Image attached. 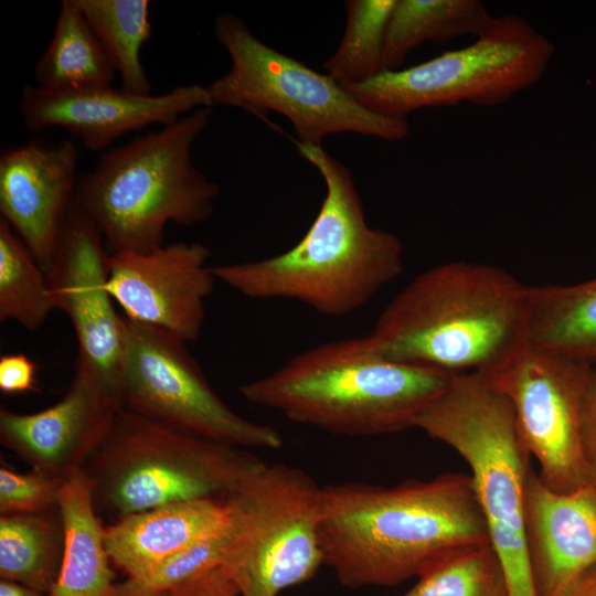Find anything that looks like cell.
Instances as JSON below:
<instances>
[{
    "label": "cell",
    "instance_id": "cell-1",
    "mask_svg": "<svg viewBox=\"0 0 596 596\" xmlns=\"http://www.w3.org/2000/svg\"><path fill=\"white\" fill-rule=\"evenodd\" d=\"M319 540L323 565L348 588L396 586L457 546L490 541L471 476L462 472L391 487H322Z\"/></svg>",
    "mask_w": 596,
    "mask_h": 596
},
{
    "label": "cell",
    "instance_id": "cell-2",
    "mask_svg": "<svg viewBox=\"0 0 596 596\" xmlns=\"http://www.w3.org/2000/svg\"><path fill=\"white\" fill-rule=\"evenodd\" d=\"M365 340L390 361L488 374L529 347L528 287L500 267L447 262L404 287Z\"/></svg>",
    "mask_w": 596,
    "mask_h": 596
},
{
    "label": "cell",
    "instance_id": "cell-3",
    "mask_svg": "<svg viewBox=\"0 0 596 596\" xmlns=\"http://www.w3.org/2000/svg\"><path fill=\"white\" fill-rule=\"evenodd\" d=\"M322 177L326 195L304 237L288 251L251 262L213 266L241 295L289 299L331 317L366 305L403 272L404 248L393 233L371 227L348 168L321 146L297 141Z\"/></svg>",
    "mask_w": 596,
    "mask_h": 596
},
{
    "label": "cell",
    "instance_id": "cell-4",
    "mask_svg": "<svg viewBox=\"0 0 596 596\" xmlns=\"http://www.w3.org/2000/svg\"><path fill=\"white\" fill-rule=\"evenodd\" d=\"M454 375L386 360L362 337L306 350L238 391L297 423L338 435L376 436L414 427Z\"/></svg>",
    "mask_w": 596,
    "mask_h": 596
},
{
    "label": "cell",
    "instance_id": "cell-5",
    "mask_svg": "<svg viewBox=\"0 0 596 596\" xmlns=\"http://www.w3.org/2000/svg\"><path fill=\"white\" fill-rule=\"evenodd\" d=\"M211 118V107H201L109 149L77 182L74 202L109 254L150 252L163 244L168 223L192 226L212 216L219 187L191 161V147Z\"/></svg>",
    "mask_w": 596,
    "mask_h": 596
},
{
    "label": "cell",
    "instance_id": "cell-6",
    "mask_svg": "<svg viewBox=\"0 0 596 596\" xmlns=\"http://www.w3.org/2000/svg\"><path fill=\"white\" fill-rule=\"evenodd\" d=\"M414 427L450 446L468 464L510 596H536L524 522L532 456L509 400L482 373L456 374Z\"/></svg>",
    "mask_w": 596,
    "mask_h": 596
},
{
    "label": "cell",
    "instance_id": "cell-7",
    "mask_svg": "<svg viewBox=\"0 0 596 596\" xmlns=\"http://www.w3.org/2000/svg\"><path fill=\"white\" fill-rule=\"evenodd\" d=\"M265 462L242 447L120 409L84 466L97 514L113 522L161 505L225 498Z\"/></svg>",
    "mask_w": 596,
    "mask_h": 596
},
{
    "label": "cell",
    "instance_id": "cell-8",
    "mask_svg": "<svg viewBox=\"0 0 596 596\" xmlns=\"http://www.w3.org/2000/svg\"><path fill=\"white\" fill-rule=\"evenodd\" d=\"M214 33L228 52L232 65L206 86L212 106L238 107L258 117L267 111L279 113L291 121L298 141L318 146L328 135L338 132L389 141L409 134L406 119L365 108L328 74L262 42L236 15L220 14Z\"/></svg>",
    "mask_w": 596,
    "mask_h": 596
},
{
    "label": "cell",
    "instance_id": "cell-9",
    "mask_svg": "<svg viewBox=\"0 0 596 596\" xmlns=\"http://www.w3.org/2000/svg\"><path fill=\"white\" fill-rule=\"evenodd\" d=\"M553 54L526 20L505 14L465 47L343 87L365 108L402 119L428 107L496 106L539 82Z\"/></svg>",
    "mask_w": 596,
    "mask_h": 596
},
{
    "label": "cell",
    "instance_id": "cell-10",
    "mask_svg": "<svg viewBox=\"0 0 596 596\" xmlns=\"http://www.w3.org/2000/svg\"><path fill=\"white\" fill-rule=\"evenodd\" d=\"M321 488L304 470L264 465L226 498L228 542L222 567L242 596H278L323 565Z\"/></svg>",
    "mask_w": 596,
    "mask_h": 596
},
{
    "label": "cell",
    "instance_id": "cell-11",
    "mask_svg": "<svg viewBox=\"0 0 596 596\" xmlns=\"http://www.w3.org/2000/svg\"><path fill=\"white\" fill-rule=\"evenodd\" d=\"M119 406L161 425L237 447L279 449L280 433L231 409L185 342L123 316Z\"/></svg>",
    "mask_w": 596,
    "mask_h": 596
},
{
    "label": "cell",
    "instance_id": "cell-12",
    "mask_svg": "<svg viewBox=\"0 0 596 596\" xmlns=\"http://www.w3.org/2000/svg\"><path fill=\"white\" fill-rule=\"evenodd\" d=\"M593 372L588 363L526 347L485 374L511 403L541 481L557 493L587 486L579 433Z\"/></svg>",
    "mask_w": 596,
    "mask_h": 596
},
{
    "label": "cell",
    "instance_id": "cell-13",
    "mask_svg": "<svg viewBox=\"0 0 596 596\" xmlns=\"http://www.w3.org/2000/svg\"><path fill=\"white\" fill-rule=\"evenodd\" d=\"M109 253L95 223L72 202L46 272L55 309L70 319L78 343L76 364L119 405L123 316L107 290ZM120 407V406H119Z\"/></svg>",
    "mask_w": 596,
    "mask_h": 596
},
{
    "label": "cell",
    "instance_id": "cell-14",
    "mask_svg": "<svg viewBox=\"0 0 596 596\" xmlns=\"http://www.w3.org/2000/svg\"><path fill=\"white\" fill-rule=\"evenodd\" d=\"M210 255L196 242L109 254L107 290L128 320L192 342L202 331L205 300L216 280Z\"/></svg>",
    "mask_w": 596,
    "mask_h": 596
},
{
    "label": "cell",
    "instance_id": "cell-15",
    "mask_svg": "<svg viewBox=\"0 0 596 596\" xmlns=\"http://www.w3.org/2000/svg\"><path fill=\"white\" fill-rule=\"evenodd\" d=\"M30 131L60 127L93 151L110 147L121 136L149 125L175 123L180 115L212 107L207 88L180 85L161 95H137L110 85L50 92L26 85L19 100Z\"/></svg>",
    "mask_w": 596,
    "mask_h": 596
},
{
    "label": "cell",
    "instance_id": "cell-16",
    "mask_svg": "<svg viewBox=\"0 0 596 596\" xmlns=\"http://www.w3.org/2000/svg\"><path fill=\"white\" fill-rule=\"evenodd\" d=\"M119 411L100 383L75 363L71 385L55 404L30 414L0 408V441L31 469L64 481L100 447Z\"/></svg>",
    "mask_w": 596,
    "mask_h": 596
},
{
    "label": "cell",
    "instance_id": "cell-17",
    "mask_svg": "<svg viewBox=\"0 0 596 596\" xmlns=\"http://www.w3.org/2000/svg\"><path fill=\"white\" fill-rule=\"evenodd\" d=\"M79 152L72 140L30 142L0 157V213L47 272L74 200Z\"/></svg>",
    "mask_w": 596,
    "mask_h": 596
},
{
    "label": "cell",
    "instance_id": "cell-18",
    "mask_svg": "<svg viewBox=\"0 0 596 596\" xmlns=\"http://www.w3.org/2000/svg\"><path fill=\"white\" fill-rule=\"evenodd\" d=\"M526 554L536 596H554L596 565V489H549L532 470L524 507Z\"/></svg>",
    "mask_w": 596,
    "mask_h": 596
},
{
    "label": "cell",
    "instance_id": "cell-19",
    "mask_svg": "<svg viewBox=\"0 0 596 596\" xmlns=\"http://www.w3.org/2000/svg\"><path fill=\"white\" fill-rule=\"evenodd\" d=\"M228 523L224 500L170 503L126 515L105 526L111 564L127 577H139L158 563Z\"/></svg>",
    "mask_w": 596,
    "mask_h": 596
},
{
    "label": "cell",
    "instance_id": "cell-20",
    "mask_svg": "<svg viewBox=\"0 0 596 596\" xmlns=\"http://www.w3.org/2000/svg\"><path fill=\"white\" fill-rule=\"evenodd\" d=\"M57 508L64 528L60 574L47 596H114L102 525L93 502V482L83 468L63 481Z\"/></svg>",
    "mask_w": 596,
    "mask_h": 596
},
{
    "label": "cell",
    "instance_id": "cell-21",
    "mask_svg": "<svg viewBox=\"0 0 596 596\" xmlns=\"http://www.w3.org/2000/svg\"><path fill=\"white\" fill-rule=\"evenodd\" d=\"M529 347L596 362V278L575 285L528 287Z\"/></svg>",
    "mask_w": 596,
    "mask_h": 596
},
{
    "label": "cell",
    "instance_id": "cell-22",
    "mask_svg": "<svg viewBox=\"0 0 596 596\" xmlns=\"http://www.w3.org/2000/svg\"><path fill=\"white\" fill-rule=\"evenodd\" d=\"M492 17L479 0H396L384 44L385 70H398L408 53L425 42L445 43L487 32Z\"/></svg>",
    "mask_w": 596,
    "mask_h": 596
},
{
    "label": "cell",
    "instance_id": "cell-23",
    "mask_svg": "<svg viewBox=\"0 0 596 596\" xmlns=\"http://www.w3.org/2000/svg\"><path fill=\"white\" fill-rule=\"evenodd\" d=\"M115 70L74 0H63L52 41L39 58L36 86L67 92L107 86Z\"/></svg>",
    "mask_w": 596,
    "mask_h": 596
},
{
    "label": "cell",
    "instance_id": "cell-24",
    "mask_svg": "<svg viewBox=\"0 0 596 596\" xmlns=\"http://www.w3.org/2000/svg\"><path fill=\"white\" fill-rule=\"evenodd\" d=\"M64 549L58 508L0 517V577L49 595L57 581Z\"/></svg>",
    "mask_w": 596,
    "mask_h": 596
},
{
    "label": "cell",
    "instance_id": "cell-25",
    "mask_svg": "<svg viewBox=\"0 0 596 596\" xmlns=\"http://www.w3.org/2000/svg\"><path fill=\"white\" fill-rule=\"evenodd\" d=\"M121 78V88L150 95L140 50L151 36L148 0H74Z\"/></svg>",
    "mask_w": 596,
    "mask_h": 596
},
{
    "label": "cell",
    "instance_id": "cell-26",
    "mask_svg": "<svg viewBox=\"0 0 596 596\" xmlns=\"http://www.w3.org/2000/svg\"><path fill=\"white\" fill-rule=\"evenodd\" d=\"M400 596H510L504 566L489 542L457 546Z\"/></svg>",
    "mask_w": 596,
    "mask_h": 596
},
{
    "label": "cell",
    "instance_id": "cell-27",
    "mask_svg": "<svg viewBox=\"0 0 596 596\" xmlns=\"http://www.w3.org/2000/svg\"><path fill=\"white\" fill-rule=\"evenodd\" d=\"M54 309L46 272L0 219V320L33 331Z\"/></svg>",
    "mask_w": 596,
    "mask_h": 596
},
{
    "label": "cell",
    "instance_id": "cell-28",
    "mask_svg": "<svg viewBox=\"0 0 596 596\" xmlns=\"http://www.w3.org/2000/svg\"><path fill=\"white\" fill-rule=\"evenodd\" d=\"M396 0L345 1L347 24L340 44L324 63L340 85L369 81L385 71L387 22Z\"/></svg>",
    "mask_w": 596,
    "mask_h": 596
},
{
    "label": "cell",
    "instance_id": "cell-29",
    "mask_svg": "<svg viewBox=\"0 0 596 596\" xmlns=\"http://www.w3.org/2000/svg\"><path fill=\"white\" fill-rule=\"evenodd\" d=\"M227 542L228 523L224 529L164 558L145 575L116 583L114 596H146L193 581L222 565Z\"/></svg>",
    "mask_w": 596,
    "mask_h": 596
},
{
    "label": "cell",
    "instance_id": "cell-30",
    "mask_svg": "<svg viewBox=\"0 0 596 596\" xmlns=\"http://www.w3.org/2000/svg\"><path fill=\"white\" fill-rule=\"evenodd\" d=\"M63 481L31 469L20 473L0 468V514H33L57 508Z\"/></svg>",
    "mask_w": 596,
    "mask_h": 596
},
{
    "label": "cell",
    "instance_id": "cell-31",
    "mask_svg": "<svg viewBox=\"0 0 596 596\" xmlns=\"http://www.w3.org/2000/svg\"><path fill=\"white\" fill-rule=\"evenodd\" d=\"M579 447L587 485L596 489V370L584 398Z\"/></svg>",
    "mask_w": 596,
    "mask_h": 596
},
{
    "label": "cell",
    "instance_id": "cell-32",
    "mask_svg": "<svg viewBox=\"0 0 596 596\" xmlns=\"http://www.w3.org/2000/svg\"><path fill=\"white\" fill-rule=\"evenodd\" d=\"M36 365L23 353H11L0 358V390L7 395L35 390Z\"/></svg>",
    "mask_w": 596,
    "mask_h": 596
},
{
    "label": "cell",
    "instance_id": "cell-33",
    "mask_svg": "<svg viewBox=\"0 0 596 596\" xmlns=\"http://www.w3.org/2000/svg\"><path fill=\"white\" fill-rule=\"evenodd\" d=\"M240 592L222 566L181 586L163 592L161 596H237Z\"/></svg>",
    "mask_w": 596,
    "mask_h": 596
},
{
    "label": "cell",
    "instance_id": "cell-34",
    "mask_svg": "<svg viewBox=\"0 0 596 596\" xmlns=\"http://www.w3.org/2000/svg\"><path fill=\"white\" fill-rule=\"evenodd\" d=\"M554 596H596V565L577 574Z\"/></svg>",
    "mask_w": 596,
    "mask_h": 596
},
{
    "label": "cell",
    "instance_id": "cell-35",
    "mask_svg": "<svg viewBox=\"0 0 596 596\" xmlns=\"http://www.w3.org/2000/svg\"><path fill=\"white\" fill-rule=\"evenodd\" d=\"M0 596H47L18 583L0 581Z\"/></svg>",
    "mask_w": 596,
    "mask_h": 596
},
{
    "label": "cell",
    "instance_id": "cell-36",
    "mask_svg": "<svg viewBox=\"0 0 596 596\" xmlns=\"http://www.w3.org/2000/svg\"><path fill=\"white\" fill-rule=\"evenodd\" d=\"M162 593H156V594H150V595H146V596H161Z\"/></svg>",
    "mask_w": 596,
    "mask_h": 596
}]
</instances>
